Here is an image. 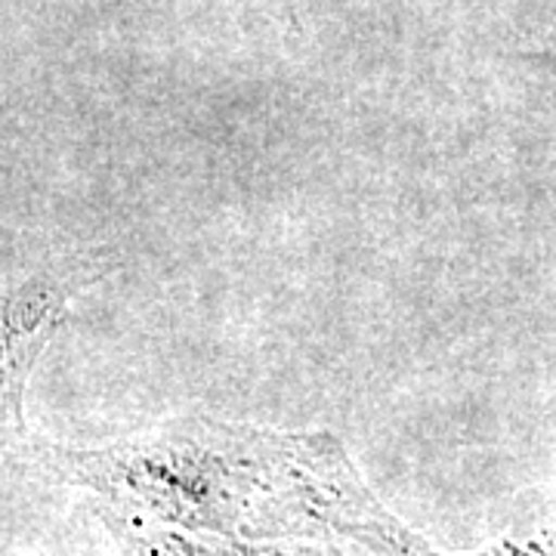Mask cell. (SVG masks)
<instances>
[{"label":"cell","mask_w":556,"mask_h":556,"mask_svg":"<svg viewBox=\"0 0 556 556\" xmlns=\"http://www.w3.org/2000/svg\"><path fill=\"white\" fill-rule=\"evenodd\" d=\"M72 467L139 556H439L378 510L328 442L204 424Z\"/></svg>","instance_id":"obj_1"},{"label":"cell","mask_w":556,"mask_h":556,"mask_svg":"<svg viewBox=\"0 0 556 556\" xmlns=\"http://www.w3.org/2000/svg\"><path fill=\"white\" fill-rule=\"evenodd\" d=\"M68 306V285L53 276H31L3 298V396L20 417L22 390L40 353L62 328Z\"/></svg>","instance_id":"obj_2"}]
</instances>
